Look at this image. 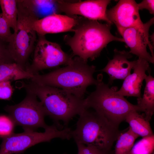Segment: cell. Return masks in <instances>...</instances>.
Listing matches in <instances>:
<instances>
[{
    "mask_svg": "<svg viewBox=\"0 0 154 154\" xmlns=\"http://www.w3.org/2000/svg\"><path fill=\"white\" fill-rule=\"evenodd\" d=\"M111 25L78 16L72 37L65 35L64 40L74 55L86 61L94 60L111 42H124L122 38L114 36L110 31Z\"/></svg>",
    "mask_w": 154,
    "mask_h": 154,
    "instance_id": "1",
    "label": "cell"
},
{
    "mask_svg": "<svg viewBox=\"0 0 154 154\" xmlns=\"http://www.w3.org/2000/svg\"><path fill=\"white\" fill-rule=\"evenodd\" d=\"M96 66L88 65L76 56L65 66L44 74L33 75L30 80L38 84L56 87L84 98L87 87L96 85L98 79L93 76Z\"/></svg>",
    "mask_w": 154,
    "mask_h": 154,
    "instance_id": "2",
    "label": "cell"
},
{
    "mask_svg": "<svg viewBox=\"0 0 154 154\" xmlns=\"http://www.w3.org/2000/svg\"><path fill=\"white\" fill-rule=\"evenodd\" d=\"M22 87L34 94L40 100L46 116L59 125L62 121L66 125L77 115L86 109L84 99L56 87L38 84L31 80L22 83Z\"/></svg>",
    "mask_w": 154,
    "mask_h": 154,
    "instance_id": "3",
    "label": "cell"
},
{
    "mask_svg": "<svg viewBox=\"0 0 154 154\" xmlns=\"http://www.w3.org/2000/svg\"><path fill=\"white\" fill-rule=\"evenodd\" d=\"M119 126L94 111L86 109L79 115L72 138L76 143L95 147L108 152L120 133Z\"/></svg>",
    "mask_w": 154,
    "mask_h": 154,
    "instance_id": "4",
    "label": "cell"
},
{
    "mask_svg": "<svg viewBox=\"0 0 154 154\" xmlns=\"http://www.w3.org/2000/svg\"><path fill=\"white\" fill-rule=\"evenodd\" d=\"M95 90L85 99L86 109H93L115 125L119 126L125 120L127 114L133 111L141 112L137 106L128 102L124 96L119 94L116 88H110L98 76Z\"/></svg>",
    "mask_w": 154,
    "mask_h": 154,
    "instance_id": "5",
    "label": "cell"
},
{
    "mask_svg": "<svg viewBox=\"0 0 154 154\" xmlns=\"http://www.w3.org/2000/svg\"><path fill=\"white\" fill-rule=\"evenodd\" d=\"M28 0H17L18 10L16 27L7 44L14 62L26 70L27 62L33 51L36 33L32 23L38 19Z\"/></svg>",
    "mask_w": 154,
    "mask_h": 154,
    "instance_id": "6",
    "label": "cell"
},
{
    "mask_svg": "<svg viewBox=\"0 0 154 154\" xmlns=\"http://www.w3.org/2000/svg\"><path fill=\"white\" fill-rule=\"evenodd\" d=\"M54 124L48 126L43 132L24 131L21 133H14L3 138L0 146V154H19L39 143L49 142L56 138L69 140L71 138V130L66 127L60 129Z\"/></svg>",
    "mask_w": 154,
    "mask_h": 154,
    "instance_id": "7",
    "label": "cell"
},
{
    "mask_svg": "<svg viewBox=\"0 0 154 154\" xmlns=\"http://www.w3.org/2000/svg\"><path fill=\"white\" fill-rule=\"evenodd\" d=\"M19 103L7 105L4 108L15 125L21 126L24 131H35L38 128L45 129L48 126L44 120L46 115L43 107L37 97L31 92Z\"/></svg>",
    "mask_w": 154,
    "mask_h": 154,
    "instance_id": "8",
    "label": "cell"
},
{
    "mask_svg": "<svg viewBox=\"0 0 154 154\" xmlns=\"http://www.w3.org/2000/svg\"><path fill=\"white\" fill-rule=\"evenodd\" d=\"M31 64L26 70L32 75L46 69L67 65L72 61V56L64 52L56 43L47 40L45 36L38 35Z\"/></svg>",
    "mask_w": 154,
    "mask_h": 154,
    "instance_id": "9",
    "label": "cell"
},
{
    "mask_svg": "<svg viewBox=\"0 0 154 154\" xmlns=\"http://www.w3.org/2000/svg\"><path fill=\"white\" fill-rule=\"evenodd\" d=\"M153 17L142 28L133 27L118 31L124 42L130 49L129 52L153 64V47L149 39V30L154 23Z\"/></svg>",
    "mask_w": 154,
    "mask_h": 154,
    "instance_id": "10",
    "label": "cell"
},
{
    "mask_svg": "<svg viewBox=\"0 0 154 154\" xmlns=\"http://www.w3.org/2000/svg\"><path fill=\"white\" fill-rule=\"evenodd\" d=\"M110 0H88L71 2L58 0L61 12L70 16L80 15L90 20H102L112 24L108 18L107 7Z\"/></svg>",
    "mask_w": 154,
    "mask_h": 154,
    "instance_id": "11",
    "label": "cell"
},
{
    "mask_svg": "<svg viewBox=\"0 0 154 154\" xmlns=\"http://www.w3.org/2000/svg\"><path fill=\"white\" fill-rule=\"evenodd\" d=\"M137 3L133 0H120L112 8L107 10L109 20L118 31L128 28L143 27L146 25L140 18Z\"/></svg>",
    "mask_w": 154,
    "mask_h": 154,
    "instance_id": "12",
    "label": "cell"
},
{
    "mask_svg": "<svg viewBox=\"0 0 154 154\" xmlns=\"http://www.w3.org/2000/svg\"><path fill=\"white\" fill-rule=\"evenodd\" d=\"M78 16L54 14L35 20L32 27L38 35L73 31Z\"/></svg>",
    "mask_w": 154,
    "mask_h": 154,
    "instance_id": "13",
    "label": "cell"
},
{
    "mask_svg": "<svg viewBox=\"0 0 154 154\" xmlns=\"http://www.w3.org/2000/svg\"><path fill=\"white\" fill-rule=\"evenodd\" d=\"M132 74L124 80L122 85L117 93L123 96L140 98L143 82L147 75L146 71L151 73L149 62L143 59L138 58L133 69Z\"/></svg>",
    "mask_w": 154,
    "mask_h": 154,
    "instance_id": "14",
    "label": "cell"
},
{
    "mask_svg": "<svg viewBox=\"0 0 154 154\" xmlns=\"http://www.w3.org/2000/svg\"><path fill=\"white\" fill-rule=\"evenodd\" d=\"M132 56L129 52L115 49L112 59L101 71L106 73L109 76V84L116 79L124 80L130 74L136 63V60L130 61L128 59Z\"/></svg>",
    "mask_w": 154,
    "mask_h": 154,
    "instance_id": "15",
    "label": "cell"
},
{
    "mask_svg": "<svg viewBox=\"0 0 154 154\" xmlns=\"http://www.w3.org/2000/svg\"><path fill=\"white\" fill-rule=\"evenodd\" d=\"M151 73L145 80V86L142 97L137 99V106L141 112H144L145 118L149 121L154 113V78Z\"/></svg>",
    "mask_w": 154,
    "mask_h": 154,
    "instance_id": "16",
    "label": "cell"
},
{
    "mask_svg": "<svg viewBox=\"0 0 154 154\" xmlns=\"http://www.w3.org/2000/svg\"><path fill=\"white\" fill-rule=\"evenodd\" d=\"M136 111L130 112L125 117V121L129 125V127L135 133L142 137L153 134L149 121Z\"/></svg>",
    "mask_w": 154,
    "mask_h": 154,
    "instance_id": "17",
    "label": "cell"
},
{
    "mask_svg": "<svg viewBox=\"0 0 154 154\" xmlns=\"http://www.w3.org/2000/svg\"><path fill=\"white\" fill-rule=\"evenodd\" d=\"M33 76L15 62L0 64V82L30 79Z\"/></svg>",
    "mask_w": 154,
    "mask_h": 154,
    "instance_id": "18",
    "label": "cell"
},
{
    "mask_svg": "<svg viewBox=\"0 0 154 154\" xmlns=\"http://www.w3.org/2000/svg\"><path fill=\"white\" fill-rule=\"evenodd\" d=\"M38 19L61 13L58 0H28Z\"/></svg>",
    "mask_w": 154,
    "mask_h": 154,
    "instance_id": "19",
    "label": "cell"
},
{
    "mask_svg": "<svg viewBox=\"0 0 154 154\" xmlns=\"http://www.w3.org/2000/svg\"><path fill=\"white\" fill-rule=\"evenodd\" d=\"M138 137L129 127L126 131L120 132L117 139L115 154H128Z\"/></svg>",
    "mask_w": 154,
    "mask_h": 154,
    "instance_id": "20",
    "label": "cell"
},
{
    "mask_svg": "<svg viewBox=\"0 0 154 154\" xmlns=\"http://www.w3.org/2000/svg\"><path fill=\"white\" fill-rule=\"evenodd\" d=\"M0 6L4 18L14 31L17 20V0H0Z\"/></svg>",
    "mask_w": 154,
    "mask_h": 154,
    "instance_id": "21",
    "label": "cell"
},
{
    "mask_svg": "<svg viewBox=\"0 0 154 154\" xmlns=\"http://www.w3.org/2000/svg\"><path fill=\"white\" fill-rule=\"evenodd\" d=\"M154 149V135L142 137L134 144L128 154H152Z\"/></svg>",
    "mask_w": 154,
    "mask_h": 154,
    "instance_id": "22",
    "label": "cell"
},
{
    "mask_svg": "<svg viewBox=\"0 0 154 154\" xmlns=\"http://www.w3.org/2000/svg\"><path fill=\"white\" fill-rule=\"evenodd\" d=\"M15 125L9 116H0V137L3 138L13 133Z\"/></svg>",
    "mask_w": 154,
    "mask_h": 154,
    "instance_id": "23",
    "label": "cell"
},
{
    "mask_svg": "<svg viewBox=\"0 0 154 154\" xmlns=\"http://www.w3.org/2000/svg\"><path fill=\"white\" fill-rule=\"evenodd\" d=\"M12 35L10 27L4 18L2 13H0V39L8 43Z\"/></svg>",
    "mask_w": 154,
    "mask_h": 154,
    "instance_id": "24",
    "label": "cell"
},
{
    "mask_svg": "<svg viewBox=\"0 0 154 154\" xmlns=\"http://www.w3.org/2000/svg\"><path fill=\"white\" fill-rule=\"evenodd\" d=\"M13 90L10 81L0 82V99L10 100L13 95Z\"/></svg>",
    "mask_w": 154,
    "mask_h": 154,
    "instance_id": "25",
    "label": "cell"
},
{
    "mask_svg": "<svg viewBox=\"0 0 154 154\" xmlns=\"http://www.w3.org/2000/svg\"><path fill=\"white\" fill-rule=\"evenodd\" d=\"M76 144L78 149V154H108V152L93 146Z\"/></svg>",
    "mask_w": 154,
    "mask_h": 154,
    "instance_id": "26",
    "label": "cell"
},
{
    "mask_svg": "<svg viewBox=\"0 0 154 154\" xmlns=\"http://www.w3.org/2000/svg\"><path fill=\"white\" fill-rule=\"evenodd\" d=\"M0 39V64L15 62L8 50L7 44Z\"/></svg>",
    "mask_w": 154,
    "mask_h": 154,
    "instance_id": "27",
    "label": "cell"
},
{
    "mask_svg": "<svg viewBox=\"0 0 154 154\" xmlns=\"http://www.w3.org/2000/svg\"><path fill=\"white\" fill-rule=\"evenodd\" d=\"M137 6L139 10L146 9L150 14L154 15V0H143L141 2L137 3Z\"/></svg>",
    "mask_w": 154,
    "mask_h": 154,
    "instance_id": "28",
    "label": "cell"
}]
</instances>
